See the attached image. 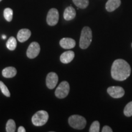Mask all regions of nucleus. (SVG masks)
I'll return each mask as SVG.
<instances>
[{
    "label": "nucleus",
    "instance_id": "f257e3e1",
    "mask_svg": "<svg viewBox=\"0 0 132 132\" xmlns=\"http://www.w3.org/2000/svg\"><path fill=\"white\" fill-rule=\"evenodd\" d=\"M111 73L114 80L124 81L130 77L131 67L128 62L123 59H116L112 65Z\"/></svg>",
    "mask_w": 132,
    "mask_h": 132
},
{
    "label": "nucleus",
    "instance_id": "f03ea898",
    "mask_svg": "<svg viewBox=\"0 0 132 132\" xmlns=\"http://www.w3.org/2000/svg\"><path fill=\"white\" fill-rule=\"evenodd\" d=\"M92 39V31L89 27L85 26L82 28L80 39V47L81 49H86L91 44Z\"/></svg>",
    "mask_w": 132,
    "mask_h": 132
},
{
    "label": "nucleus",
    "instance_id": "7ed1b4c3",
    "mask_svg": "<svg viewBox=\"0 0 132 132\" xmlns=\"http://www.w3.org/2000/svg\"><path fill=\"white\" fill-rule=\"evenodd\" d=\"M69 123L72 128L81 130L86 125V120L81 116L72 115L69 118Z\"/></svg>",
    "mask_w": 132,
    "mask_h": 132
},
{
    "label": "nucleus",
    "instance_id": "20e7f679",
    "mask_svg": "<svg viewBox=\"0 0 132 132\" xmlns=\"http://www.w3.org/2000/svg\"><path fill=\"white\" fill-rule=\"evenodd\" d=\"M48 114L44 110L37 111L32 118V122L35 126H42L47 122Z\"/></svg>",
    "mask_w": 132,
    "mask_h": 132
},
{
    "label": "nucleus",
    "instance_id": "39448f33",
    "mask_svg": "<svg viewBox=\"0 0 132 132\" xmlns=\"http://www.w3.org/2000/svg\"><path fill=\"white\" fill-rule=\"evenodd\" d=\"M70 90V86L68 82H61L55 90V95L59 98H64L68 95Z\"/></svg>",
    "mask_w": 132,
    "mask_h": 132
},
{
    "label": "nucleus",
    "instance_id": "423d86ee",
    "mask_svg": "<svg viewBox=\"0 0 132 132\" xmlns=\"http://www.w3.org/2000/svg\"><path fill=\"white\" fill-rule=\"evenodd\" d=\"M40 47L39 44L36 42H32L29 45L26 52V55L30 59L35 58L40 53Z\"/></svg>",
    "mask_w": 132,
    "mask_h": 132
},
{
    "label": "nucleus",
    "instance_id": "0eeeda50",
    "mask_svg": "<svg viewBox=\"0 0 132 132\" xmlns=\"http://www.w3.org/2000/svg\"><path fill=\"white\" fill-rule=\"evenodd\" d=\"M59 20V12L56 9H51L47 16V22L50 26H54Z\"/></svg>",
    "mask_w": 132,
    "mask_h": 132
},
{
    "label": "nucleus",
    "instance_id": "6e6552de",
    "mask_svg": "<svg viewBox=\"0 0 132 132\" xmlns=\"http://www.w3.org/2000/svg\"><path fill=\"white\" fill-rule=\"evenodd\" d=\"M108 94L114 98H119L122 97L125 94V90L122 87L111 86L107 89Z\"/></svg>",
    "mask_w": 132,
    "mask_h": 132
},
{
    "label": "nucleus",
    "instance_id": "1a4fd4ad",
    "mask_svg": "<svg viewBox=\"0 0 132 132\" xmlns=\"http://www.w3.org/2000/svg\"><path fill=\"white\" fill-rule=\"evenodd\" d=\"M58 81V76L54 72H50L48 74L46 78V85L48 88L53 89L57 85Z\"/></svg>",
    "mask_w": 132,
    "mask_h": 132
},
{
    "label": "nucleus",
    "instance_id": "9d476101",
    "mask_svg": "<svg viewBox=\"0 0 132 132\" xmlns=\"http://www.w3.org/2000/svg\"><path fill=\"white\" fill-rule=\"evenodd\" d=\"M61 47L64 49H72L75 47L76 42L74 39L72 38L65 37L62 38L59 42Z\"/></svg>",
    "mask_w": 132,
    "mask_h": 132
},
{
    "label": "nucleus",
    "instance_id": "9b49d317",
    "mask_svg": "<svg viewBox=\"0 0 132 132\" xmlns=\"http://www.w3.org/2000/svg\"><path fill=\"white\" fill-rule=\"evenodd\" d=\"M31 35V31L28 29H22L17 34V39L20 42H24L29 39Z\"/></svg>",
    "mask_w": 132,
    "mask_h": 132
},
{
    "label": "nucleus",
    "instance_id": "f8f14e48",
    "mask_svg": "<svg viewBox=\"0 0 132 132\" xmlns=\"http://www.w3.org/2000/svg\"><path fill=\"white\" fill-rule=\"evenodd\" d=\"M75 57V53L72 51H67L63 53L60 56V60L62 63L68 64L73 60Z\"/></svg>",
    "mask_w": 132,
    "mask_h": 132
},
{
    "label": "nucleus",
    "instance_id": "ddd939ff",
    "mask_svg": "<svg viewBox=\"0 0 132 132\" xmlns=\"http://www.w3.org/2000/svg\"><path fill=\"white\" fill-rule=\"evenodd\" d=\"M121 4L120 0H108L106 3V9L108 12H113L118 9Z\"/></svg>",
    "mask_w": 132,
    "mask_h": 132
},
{
    "label": "nucleus",
    "instance_id": "4468645a",
    "mask_svg": "<svg viewBox=\"0 0 132 132\" xmlns=\"http://www.w3.org/2000/svg\"><path fill=\"white\" fill-rule=\"evenodd\" d=\"M76 16V11L72 6H69L65 9L64 12V18L65 20L69 21L73 20Z\"/></svg>",
    "mask_w": 132,
    "mask_h": 132
},
{
    "label": "nucleus",
    "instance_id": "2eb2a0df",
    "mask_svg": "<svg viewBox=\"0 0 132 132\" xmlns=\"http://www.w3.org/2000/svg\"><path fill=\"white\" fill-rule=\"evenodd\" d=\"M16 74V70L14 67H7L2 71V75L5 78H12Z\"/></svg>",
    "mask_w": 132,
    "mask_h": 132
},
{
    "label": "nucleus",
    "instance_id": "dca6fc26",
    "mask_svg": "<svg viewBox=\"0 0 132 132\" xmlns=\"http://www.w3.org/2000/svg\"><path fill=\"white\" fill-rule=\"evenodd\" d=\"M6 46H7V48L9 50H14L16 47V40L15 38L14 37H10L8 39L7 43H6Z\"/></svg>",
    "mask_w": 132,
    "mask_h": 132
},
{
    "label": "nucleus",
    "instance_id": "f3484780",
    "mask_svg": "<svg viewBox=\"0 0 132 132\" xmlns=\"http://www.w3.org/2000/svg\"><path fill=\"white\" fill-rule=\"evenodd\" d=\"M76 6L80 9H85L89 5V0H73Z\"/></svg>",
    "mask_w": 132,
    "mask_h": 132
},
{
    "label": "nucleus",
    "instance_id": "a211bd4d",
    "mask_svg": "<svg viewBox=\"0 0 132 132\" xmlns=\"http://www.w3.org/2000/svg\"><path fill=\"white\" fill-rule=\"evenodd\" d=\"M16 129L15 122L14 120L9 119L8 120L7 123H6V130L7 132H14Z\"/></svg>",
    "mask_w": 132,
    "mask_h": 132
},
{
    "label": "nucleus",
    "instance_id": "6ab92c4d",
    "mask_svg": "<svg viewBox=\"0 0 132 132\" xmlns=\"http://www.w3.org/2000/svg\"><path fill=\"white\" fill-rule=\"evenodd\" d=\"M4 17L7 21H11L13 18V11L11 8H6L4 11Z\"/></svg>",
    "mask_w": 132,
    "mask_h": 132
},
{
    "label": "nucleus",
    "instance_id": "aec40b11",
    "mask_svg": "<svg viewBox=\"0 0 132 132\" xmlns=\"http://www.w3.org/2000/svg\"><path fill=\"white\" fill-rule=\"evenodd\" d=\"M123 113L125 116L127 117H130L132 116V101L128 103L126 105L123 110Z\"/></svg>",
    "mask_w": 132,
    "mask_h": 132
},
{
    "label": "nucleus",
    "instance_id": "412c9836",
    "mask_svg": "<svg viewBox=\"0 0 132 132\" xmlns=\"http://www.w3.org/2000/svg\"><path fill=\"white\" fill-rule=\"evenodd\" d=\"M0 89H1V92L4 95H6V97H9L11 96V94L8 88L6 85H4V83L1 81H0Z\"/></svg>",
    "mask_w": 132,
    "mask_h": 132
},
{
    "label": "nucleus",
    "instance_id": "4be33fe9",
    "mask_svg": "<svg viewBox=\"0 0 132 132\" xmlns=\"http://www.w3.org/2000/svg\"><path fill=\"white\" fill-rule=\"evenodd\" d=\"M100 131V123L97 120L94 122L90 125L89 128L90 132H98Z\"/></svg>",
    "mask_w": 132,
    "mask_h": 132
},
{
    "label": "nucleus",
    "instance_id": "5701e85b",
    "mask_svg": "<svg viewBox=\"0 0 132 132\" xmlns=\"http://www.w3.org/2000/svg\"><path fill=\"white\" fill-rule=\"evenodd\" d=\"M102 132H112L113 131V130H112L110 127L108 126V125H105V126H104L103 128H102Z\"/></svg>",
    "mask_w": 132,
    "mask_h": 132
},
{
    "label": "nucleus",
    "instance_id": "b1692460",
    "mask_svg": "<svg viewBox=\"0 0 132 132\" xmlns=\"http://www.w3.org/2000/svg\"><path fill=\"white\" fill-rule=\"evenodd\" d=\"M26 130L23 126H20L18 128V132H25Z\"/></svg>",
    "mask_w": 132,
    "mask_h": 132
},
{
    "label": "nucleus",
    "instance_id": "393cba45",
    "mask_svg": "<svg viewBox=\"0 0 132 132\" xmlns=\"http://www.w3.org/2000/svg\"><path fill=\"white\" fill-rule=\"evenodd\" d=\"M2 37H3V39H6V36H5V35H3V36H2Z\"/></svg>",
    "mask_w": 132,
    "mask_h": 132
},
{
    "label": "nucleus",
    "instance_id": "a878e982",
    "mask_svg": "<svg viewBox=\"0 0 132 132\" xmlns=\"http://www.w3.org/2000/svg\"><path fill=\"white\" fill-rule=\"evenodd\" d=\"M1 1H2V0H0V2H1Z\"/></svg>",
    "mask_w": 132,
    "mask_h": 132
},
{
    "label": "nucleus",
    "instance_id": "bb28decb",
    "mask_svg": "<svg viewBox=\"0 0 132 132\" xmlns=\"http://www.w3.org/2000/svg\"><path fill=\"white\" fill-rule=\"evenodd\" d=\"M131 47H132V44H131Z\"/></svg>",
    "mask_w": 132,
    "mask_h": 132
}]
</instances>
